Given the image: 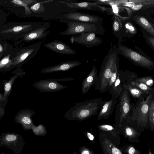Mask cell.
Returning <instances> with one entry per match:
<instances>
[{"label": "cell", "instance_id": "25", "mask_svg": "<svg viewBox=\"0 0 154 154\" xmlns=\"http://www.w3.org/2000/svg\"><path fill=\"white\" fill-rule=\"evenodd\" d=\"M129 83L137 87L148 95L154 93V89L152 87L149 86L144 84L135 81H131L128 83Z\"/></svg>", "mask_w": 154, "mask_h": 154}, {"label": "cell", "instance_id": "16", "mask_svg": "<svg viewBox=\"0 0 154 154\" xmlns=\"http://www.w3.org/2000/svg\"><path fill=\"white\" fill-rule=\"evenodd\" d=\"M44 46L55 52L67 55H74L76 52L65 43L59 40H54L51 42L46 43Z\"/></svg>", "mask_w": 154, "mask_h": 154}, {"label": "cell", "instance_id": "23", "mask_svg": "<svg viewBox=\"0 0 154 154\" xmlns=\"http://www.w3.org/2000/svg\"><path fill=\"white\" fill-rule=\"evenodd\" d=\"M136 23L142 27L153 36H154L153 26L148 20L143 16L135 15L132 18Z\"/></svg>", "mask_w": 154, "mask_h": 154}, {"label": "cell", "instance_id": "4", "mask_svg": "<svg viewBox=\"0 0 154 154\" xmlns=\"http://www.w3.org/2000/svg\"><path fill=\"white\" fill-rule=\"evenodd\" d=\"M118 54L127 58L133 63L149 71L154 69V62L152 59L128 47L119 44L117 48Z\"/></svg>", "mask_w": 154, "mask_h": 154}, {"label": "cell", "instance_id": "13", "mask_svg": "<svg viewBox=\"0 0 154 154\" xmlns=\"http://www.w3.org/2000/svg\"><path fill=\"white\" fill-rule=\"evenodd\" d=\"M66 19L78 22L101 24L104 20L101 17L85 13L75 12L64 15Z\"/></svg>", "mask_w": 154, "mask_h": 154}, {"label": "cell", "instance_id": "33", "mask_svg": "<svg viewBox=\"0 0 154 154\" xmlns=\"http://www.w3.org/2000/svg\"><path fill=\"white\" fill-rule=\"evenodd\" d=\"M112 26L113 31L114 32L118 31L122 26L120 20L116 16L114 19Z\"/></svg>", "mask_w": 154, "mask_h": 154}, {"label": "cell", "instance_id": "10", "mask_svg": "<svg viewBox=\"0 0 154 154\" xmlns=\"http://www.w3.org/2000/svg\"><path fill=\"white\" fill-rule=\"evenodd\" d=\"M46 38L39 41L19 52L13 59V66H16L26 60L34 57L39 51L41 45Z\"/></svg>", "mask_w": 154, "mask_h": 154}, {"label": "cell", "instance_id": "11", "mask_svg": "<svg viewBox=\"0 0 154 154\" xmlns=\"http://www.w3.org/2000/svg\"><path fill=\"white\" fill-rule=\"evenodd\" d=\"M58 81V79H42L34 83L32 86L43 93L59 91L67 88V86L61 84Z\"/></svg>", "mask_w": 154, "mask_h": 154}, {"label": "cell", "instance_id": "36", "mask_svg": "<svg viewBox=\"0 0 154 154\" xmlns=\"http://www.w3.org/2000/svg\"><path fill=\"white\" fill-rule=\"evenodd\" d=\"M99 127L100 129L106 131H110L114 129L112 126L107 125H101Z\"/></svg>", "mask_w": 154, "mask_h": 154}, {"label": "cell", "instance_id": "39", "mask_svg": "<svg viewBox=\"0 0 154 154\" xmlns=\"http://www.w3.org/2000/svg\"><path fill=\"white\" fill-rule=\"evenodd\" d=\"M136 151L135 148L133 147H130L128 150V153L129 154H135Z\"/></svg>", "mask_w": 154, "mask_h": 154}, {"label": "cell", "instance_id": "45", "mask_svg": "<svg viewBox=\"0 0 154 154\" xmlns=\"http://www.w3.org/2000/svg\"><path fill=\"white\" fill-rule=\"evenodd\" d=\"M0 154H6L5 153L2 152L1 153H0Z\"/></svg>", "mask_w": 154, "mask_h": 154}, {"label": "cell", "instance_id": "8", "mask_svg": "<svg viewBox=\"0 0 154 154\" xmlns=\"http://www.w3.org/2000/svg\"><path fill=\"white\" fill-rule=\"evenodd\" d=\"M26 73L20 68L16 69L12 73L14 75L12 76L8 81L3 80L4 93L2 100L0 104V120L5 114V109L7 103L8 99L12 91L13 83L16 79L19 77H22Z\"/></svg>", "mask_w": 154, "mask_h": 154}, {"label": "cell", "instance_id": "14", "mask_svg": "<svg viewBox=\"0 0 154 154\" xmlns=\"http://www.w3.org/2000/svg\"><path fill=\"white\" fill-rule=\"evenodd\" d=\"M50 25L51 23L49 22L43 23L38 28L23 35L24 40L26 42L36 40L41 41L46 38V36L50 32V31H46Z\"/></svg>", "mask_w": 154, "mask_h": 154}, {"label": "cell", "instance_id": "20", "mask_svg": "<svg viewBox=\"0 0 154 154\" xmlns=\"http://www.w3.org/2000/svg\"><path fill=\"white\" fill-rule=\"evenodd\" d=\"M97 68L95 64L89 74L82 82V92L83 94L87 93L91 87L95 85L97 77Z\"/></svg>", "mask_w": 154, "mask_h": 154}, {"label": "cell", "instance_id": "32", "mask_svg": "<svg viewBox=\"0 0 154 154\" xmlns=\"http://www.w3.org/2000/svg\"><path fill=\"white\" fill-rule=\"evenodd\" d=\"M119 71V65L115 68L109 80L108 83V89L110 88L113 85Z\"/></svg>", "mask_w": 154, "mask_h": 154}, {"label": "cell", "instance_id": "5", "mask_svg": "<svg viewBox=\"0 0 154 154\" xmlns=\"http://www.w3.org/2000/svg\"><path fill=\"white\" fill-rule=\"evenodd\" d=\"M67 29L58 34L63 35H74L81 33L93 32L96 34H101V24L88 23L74 21L66 23Z\"/></svg>", "mask_w": 154, "mask_h": 154}, {"label": "cell", "instance_id": "2", "mask_svg": "<svg viewBox=\"0 0 154 154\" xmlns=\"http://www.w3.org/2000/svg\"><path fill=\"white\" fill-rule=\"evenodd\" d=\"M101 98L75 103L64 116L70 120L82 121L93 116L98 115L104 103Z\"/></svg>", "mask_w": 154, "mask_h": 154}, {"label": "cell", "instance_id": "19", "mask_svg": "<svg viewBox=\"0 0 154 154\" xmlns=\"http://www.w3.org/2000/svg\"><path fill=\"white\" fill-rule=\"evenodd\" d=\"M43 23V22L32 23L14 26L4 30L1 32L2 34L13 33H19L22 32H30L40 27Z\"/></svg>", "mask_w": 154, "mask_h": 154}, {"label": "cell", "instance_id": "9", "mask_svg": "<svg viewBox=\"0 0 154 154\" xmlns=\"http://www.w3.org/2000/svg\"><path fill=\"white\" fill-rule=\"evenodd\" d=\"M71 43L79 44L86 47H91L101 43L103 40L96 36L93 32H88L72 35L69 38Z\"/></svg>", "mask_w": 154, "mask_h": 154}, {"label": "cell", "instance_id": "28", "mask_svg": "<svg viewBox=\"0 0 154 154\" xmlns=\"http://www.w3.org/2000/svg\"><path fill=\"white\" fill-rule=\"evenodd\" d=\"M154 97L151 100L149 105L148 119V122L152 129L154 128Z\"/></svg>", "mask_w": 154, "mask_h": 154}, {"label": "cell", "instance_id": "37", "mask_svg": "<svg viewBox=\"0 0 154 154\" xmlns=\"http://www.w3.org/2000/svg\"><path fill=\"white\" fill-rule=\"evenodd\" d=\"M133 129L131 127L127 126L125 128V131L127 135L128 136H131L133 134Z\"/></svg>", "mask_w": 154, "mask_h": 154}, {"label": "cell", "instance_id": "38", "mask_svg": "<svg viewBox=\"0 0 154 154\" xmlns=\"http://www.w3.org/2000/svg\"><path fill=\"white\" fill-rule=\"evenodd\" d=\"M112 154H122L120 150L115 147L112 148Z\"/></svg>", "mask_w": 154, "mask_h": 154}, {"label": "cell", "instance_id": "29", "mask_svg": "<svg viewBox=\"0 0 154 154\" xmlns=\"http://www.w3.org/2000/svg\"><path fill=\"white\" fill-rule=\"evenodd\" d=\"M134 81L144 84L150 87H152L154 84L153 78L150 76L141 77L137 76Z\"/></svg>", "mask_w": 154, "mask_h": 154}, {"label": "cell", "instance_id": "43", "mask_svg": "<svg viewBox=\"0 0 154 154\" xmlns=\"http://www.w3.org/2000/svg\"><path fill=\"white\" fill-rule=\"evenodd\" d=\"M3 51V48L2 45L0 44V54L2 53Z\"/></svg>", "mask_w": 154, "mask_h": 154}, {"label": "cell", "instance_id": "42", "mask_svg": "<svg viewBox=\"0 0 154 154\" xmlns=\"http://www.w3.org/2000/svg\"><path fill=\"white\" fill-rule=\"evenodd\" d=\"M3 96V94H2L0 92V104L2 101Z\"/></svg>", "mask_w": 154, "mask_h": 154}, {"label": "cell", "instance_id": "17", "mask_svg": "<svg viewBox=\"0 0 154 154\" xmlns=\"http://www.w3.org/2000/svg\"><path fill=\"white\" fill-rule=\"evenodd\" d=\"M82 63L79 61H68L57 64L44 68L41 70L42 73L47 74L58 71H65L77 66Z\"/></svg>", "mask_w": 154, "mask_h": 154}, {"label": "cell", "instance_id": "26", "mask_svg": "<svg viewBox=\"0 0 154 154\" xmlns=\"http://www.w3.org/2000/svg\"><path fill=\"white\" fill-rule=\"evenodd\" d=\"M54 1L53 0H47L38 2L33 5L30 8L34 13L39 14L44 12L45 10L44 4Z\"/></svg>", "mask_w": 154, "mask_h": 154}, {"label": "cell", "instance_id": "35", "mask_svg": "<svg viewBox=\"0 0 154 154\" xmlns=\"http://www.w3.org/2000/svg\"><path fill=\"white\" fill-rule=\"evenodd\" d=\"M79 152L80 154H93L90 150L84 146L80 147Z\"/></svg>", "mask_w": 154, "mask_h": 154}, {"label": "cell", "instance_id": "31", "mask_svg": "<svg viewBox=\"0 0 154 154\" xmlns=\"http://www.w3.org/2000/svg\"><path fill=\"white\" fill-rule=\"evenodd\" d=\"M152 5H154V0H148L146 2L136 5L131 8L133 11H137L145 7H151Z\"/></svg>", "mask_w": 154, "mask_h": 154}, {"label": "cell", "instance_id": "12", "mask_svg": "<svg viewBox=\"0 0 154 154\" xmlns=\"http://www.w3.org/2000/svg\"><path fill=\"white\" fill-rule=\"evenodd\" d=\"M75 0L57 1L59 3L65 4L68 7L71 8L98 11L103 12L106 11L108 13L110 12V9L100 6L96 2H77Z\"/></svg>", "mask_w": 154, "mask_h": 154}, {"label": "cell", "instance_id": "41", "mask_svg": "<svg viewBox=\"0 0 154 154\" xmlns=\"http://www.w3.org/2000/svg\"><path fill=\"white\" fill-rule=\"evenodd\" d=\"M149 41L153 48L154 46V38L153 37H150L149 38Z\"/></svg>", "mask_w": 154, "mask_h": 154}, {"label": "cell", "instance_id": "40", "mask_svg": "<svg viewBox=\"0 0 154 154\" xmlns=\"http://www.w3.org/2000/svg\"><path fill=\"white\" fill-rule=\"evenodd\" d=\"M86 134L88 138L91 140H93L94 139V136L93 135L89 132H87Z\"/></svg>", "mask_w": 154, "mask_h": 154}, {"label": "cell", "instance_id": "3", "mask_svg": "<svg viewBox=\"0 0 154 154\" xmlns=\"http://www.w3.org/2000/svg\"><path fill=\"white\" fill-rule=\"evenodd\" d=\"M154 95V93L148 95L145 98L137 100L135 103H131L130 112L126 121L136 123L138 127L147 126L149 122V104Z\"/></svg>", "mask_w": 154, "mask_h": 154}, {"label": "cell", "instance_id": "6", "mask_svg": "<svg viewBox=\"0 0 154 154\" xmlns=\"http://www.w3.org/2000/svg\"><path fill=\"white\" fill-rule=\"evenodd\" d=\"M25 142L22 135L14 132L2 133L0 135V147L6 146L14 154H20L24 148Z\"/></svg>", "mask_w": 154, "mask_h": 154}, {"label": "cell", "instance_id": "27", "mask_svg": "<svg viewBox=\"0 0 154 154\" xmlns=\"http://www.w3.org/2000/svg\"><path fill=\"white\" fill-rule=\"evenodd\" d=\"M10 55L8 54L0 61V72L8 70L12 66L13 59H10Z\"/></svg>", "mask_w": 154, "mask_h": 154}, {"label": "cell", "instance_id": "24", "mask_svg": "<svg viewBox=\"0 0 154 154\" xmlns=\"http://www.w3.org/2000/svg\"><path fill=\"white\" fill-rule=\"evenodd\" d=\"M38 2L37 0H14L11 1V3L24 7L25 14L26 15L30 14L32 12L29 5L31 4L34 5Z\"/></svg>", "mask_w": 154, "mask_h": 154}, {"label": "cell", "instance_id": "15", "mask_svg": "<svg viewBox=\"0 0 154 154\" xmlns=\"http://www.w3.org/2000/svg\"><path fill=\"white\" fill-rule=\"evenodd\" d=\"M34 111L25 109L21 110L16 115L14 119L17 123L20 124L25 130H29L34 125L32 117L35 115Z\"/></svg>", "mask_w": 154, "mask_h": 154}, {"label": "cell", "instance_id": "22", "mask_svg": "<svg viewBox=\"0 0 154 154\" xmlns=\"http://www.w3.org/2000/svg\"><path fill=\"white\" fill-rule=\"evenodd\" d=\"M123 86L124 88L129 92L131 96L137 100L145 98L148 95L143 91L129 83H123Z\"/></svg>", "mask_w": 154, "mask_h": 154}, {"label": "cell", "instance_id": "44", "mask_svg": "<svg viewBox=\"0 0 154 154\" xmlns=\"http://www.w3.org/2000/svg\"><path fill=\"white\" fill-rule=\"evenodd\" d=\"M72 154H78V153L76 152H73Z\"/></svg>", "mask_w": 154, "mask_h": 154}, {"label": "cell", "instance_id": "18", "mask_svg": "<svg viewBox=\"0 0 154 154\" xmlns=\"http://www.w3.org/2000/svg\"><path fill=\"white\" fill-rule=\"evenodd\" d=\"M118 101L117 99L113 98L108 101L104 100L103 105L98 114L97 120L108 119L115 109Z\"/></svg>", "mask_w": 154, "mask_h": 154}, {"label": "cell", "instance_id": "30", "mask_svg": "<svg viewBox=\"0 0 154 154\" xmlns=\"http://www.w3.org/2000/svg\"><path fill=\"white\" fill-rule=\"evenodd\" d=\"M31 129L33 133L37 136L44 135L47 133L45 128L42 124H40L37 126H35L34 124Z\"/></svg>", "mask_w": 154, "mask_h": 154}, {"label": "cell", "instance_id": "7", "mask_svg": "<svg viewBox=\"0 0 154 154\" xmlns=\"http://www.w3.org/2000/svg\"><path fill=\"white\" fill-rule=\"evenodd\" d=\"M131 95L123 87L119 98V102L115 109V119L121 126L126 121L129 114L131 106Z\"/></svg>", "mask_w": 154, "mask_h": 154}, {"label": "cell", "instance_id": "21", "mask_svg": "<svg viewBox=\"0 0 154 154\" xmlns=\"http://www.w3.org/2000/svg\"><path fill=\"white\" fill-rule=\"evenodd\" d=\"M120 71V70L113 85L108 90L109 93L111 95V98L117 99L119 98L123 89V82Z\"/></svg>", "mask_w": 154, "mask_h": 154}, {"label": "cell", "instance_id": "34", "mask_svg": "<svg viewBox=\"0 0 154 154\" xmlns=\"http://www.w3.org/2000/svg\"><path fill=\"white\" fill-rule=\"evenodd\" d=\"M125 26L126 29L130 32L132 34H134L136 32L135 28L131 23H127L125 25Z\"/></svg>", "mask_w": 154, "mask_h": 154}, {"label": "cell", "instance_id": "1", "mask_svg": "<svg viewBox=\"0 0 154 154\" xmlns=\"http://www.w3.org/2000/svg\"><path fill=\"white\" fill-rule=\"evenodd\" d=\"M116 45L111 46L107 54L104 57L100 72L97 78L94 90L101 93L108 90V83L116 67L119 65V58Z\"/></svg>", "mask_w": 154, "mask_h": 154}]
</instances>
